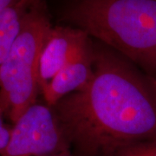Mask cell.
<instances>
[{
    "instance_id": "obj_1",
    "label": "cell",
    "mask_w": 156,
    "mask_h": 156,
    "mask_svg": "<svg viewBox=\"0 0 156 156\" xmlns=\"http://www.w3.org/2000/svg\"><path fill=\"white\" fill-rule=\"evenodd\" d=\"M93 76L51 107L78 156H111L156 141V83L106 45L93 44Z\"/></svg>"
},
{
    "instance_id": "obj_2",
    "label": "cell",
    "mask_w": 156,
    "mask_h": 156,
    "mask_svg": "<svg viewBox=\"0 0 156 156\" xmlns=\"http://www.w3.org/2000/svg\"><path fill=\"white\" fill-rule=\"evenodd\" d=\"M63 19L156 79V0H74Z\"/></svg>"
},
{
    "instance_id": "obj_3",
    "label": "cell",
    "mask_w": 156,
    "mask_h": 156,
    "mask_svg": "<svg viewBox=\"0 0 156 156\" xmlns=\"http://www.w3.org/2000/svg\"><path fill=\"white\" fill-rule=\"evenodd\" d=\"M52 29L43 0H33L0 69V106L13 124L37 102L40 57Z\"/></svg>"
},
{
    "instance_id": "obj_4",
    "label": "cell",
    "mask_w": 156,
    "mask_h": 156,
    "mask_svg": "<svg viewBox=\"0 0 156 156\" xmlns=\"http://www.w3.org/2000/svg\"><path fill=\"white\" fill-rule=\"evenodd\" d=\"M70 151L71 145L53 108L37 102L13 124L0 156H49Z\"/></svg>"
},
{
    "instance_id": "obj_5",
    "label": "cell",
    "mask_w": 156,
    "mask_h": 156,
    "mask_svg": "<svg viewBox=\"0 0 156 156\" xmlns=\"http://www.w3.org/2000/svg\"><path fill=\"white\" fill-rule=\"evenodd\" d=\"M92 44L90 37L80 29L53 27L40 57V91L44 90L56 74L66 65L89 51Z\"/></svg>"
},
{
    "instance_id": "obj_6",
    "label": "cell",
    "mask_w": 156,
    "mask_h": 156,
    "mask_svg": "<svg viewBox=\"0 0 156 156\" xmlns=\"http://www.w3.org/2000/svg\"><path fill=\"white\" fill-rule=\"evenodd\" d=\"M93 44L91 49L69 62L56 74L41 92L48 106L53 107L64 96L76 92L90 81L93 76Z\"/></svg>"
},
{
    "instance_id": "obj_7",
    "label": "cell",
    "mask_w": 156,
    "mask_h": 156,
    "mask_svg": "<svg viewBox=\"0 0 156 156\" xmlns=\"http://www.w3.org/2000/svg\"><path fill=\"white\" fill-rule=\"evenodd\" d=\"M33 0H21L0 12V69L22 25L23 18Z\"/></svg>"
},
{
    "instance_id": "obj_8",
    "label": "cell",
    "mask_w": 156,
    "mask_h": 156,
    "mask_svg": "<svg viewBox=\"0 0 156 156\" xmlns=\"http://www.w3.org/2000/svg\"><path fill=\"white\" fill-rule=\"evenodd\" d=\"M111 156H156V141H144L128 146Z\"/></svg>"
},
{
    "instance_id": "obj_9",
    "label": "cell",
    "mask_w": 156,
    "mask_h": 156,
    "mask_svg": "<svg viewBox=\"0 0 156 156\" xmlns=\"http://www.w3.org/2000/svg\"><path fill=\"white\" fill-rule=\"evenodd\" d=\"M5 115L0 106V154L8 144L11 133V128H8L5 123Z\"/></svg>"
},
{
    "instance_id": "obj_10",
    "label": "cell",
    "mask_w": 156,
    "mask_h": 156,
    "mask_svg": "<svg viewBox=\"0 0 156 156\" xmlns=\"http://www.w3.org/2000/svg\"><path fill=\"white\" fill-rule=\"evenodd\" d=\"M21 0H0V12L8 9L9 7L14 5Z\"/></svg>"
},
{
    "instance_id": "obj_11",
    "label": "cell",
    "mask_w": 156,
    "mask_h": 156,
    "mask_svg": "<svg viewBox=\"0 0 156 156\" xmlns=\"http://www.w3.org/2000/svg\"><path fill=\"white\" fill-rule=\"evenodd\" d=\"M49 156H78L75 153L73 154L72 152H68V153H64V154H55V155H49Z\"/></svg>"
},
{
    "instance_id": "obj_12",
    "label": "cell",
    "mask_w": 156,
    "mask_h": 156,
    "mask_svg": "<svg viewBox=\"0 0 156 156\" xmlns=\"http://www.w3.org/2000/svg\"><path fill=\"white\" fill-rule=\"evenodd\" d=\"M155 83H156V79H155Z\"/></svg>"
}]
</instances>
